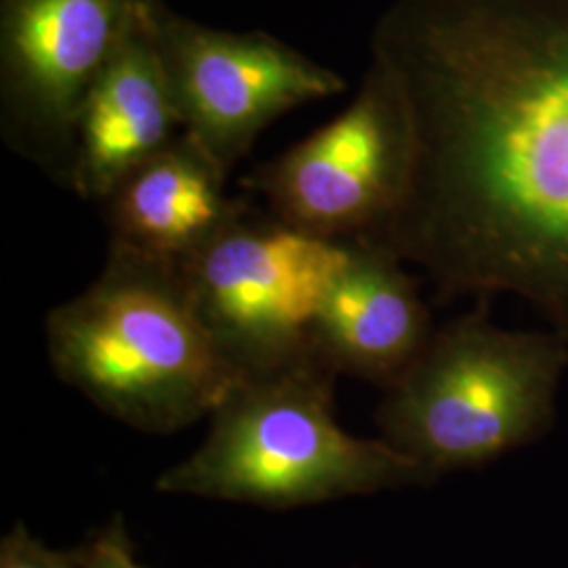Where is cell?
<instances>
[{
	"label": "cell",
	"mask_w": 568,
	"mask_h": 568,
	"mask_svg": "<svg viewBox=\"0 0 568 568\" xmlns=\"http://www.w3.org/2000/svg\"><path fill=\"white\" fill-rule=\"evenodd\" d=\"M371 61L417 145L375 243L443 300L518 297L568 342V0H392Z\"/></svg>",
	"instance_id": "6da1fadb"
},
{
	"label": "cell",
	"mask_w": 568,
	"mask_h": 568,
	"mask_svg": "<svg viewBox=\"0 0 568 568\" xmlns=\"http://www.w3.org/2000/svg\"><path fill=\"white\" fill-rule=\"evenodd\" d=\"M55 375L145 434L209 419L243 379L209 337L178 267L108 246L100 276L44 323Z\"/></svg>",
	"instance_id": "7a4b0ae2"
},
{
	"label": "cell",
	"mask_w": 568,
	"mask_h": 568,
	"mask_svg": "<svg viewBox=\"0 0 568 568\" xmlns=\"http://www.w3.org/2000/svg\"><path fill=\"white\" fill-rule=\"evenodd\" d=\"M333 386L321 363L244 382L209 417L201 447L164 469L156 490L293 509L436 480L386 440L345 432Z\"/></svg>",
	"instance_id": "3957f363"
},
{
	"label": "cell",
	"mask_w": 568,
	"mask_h": 568,
	"mask_svg": "<svg viewBox=\"0 0 568 568\" xmlns=\"http://www.w3.org/2000/svg\"><path fill=\"white\" fill-rule=\"evenodd\" d=\"M567 368V339L495 325L480 302L387 387L379 438L436 478L487 466L548 434Z\"/></svg>",
	"instance_id": "277c9868"
},
{
	"label": "cell",
	"mask_w": 568,
	"mask_h": 568,
	"mask_svg": "<svg viewBox=\"0 0 568 568\" xmlns=\"http://www.w3.org/2000/svg\"><path fill=\"white\" fill-rule=\"evenodd\" d=\"M347 257L349 243L243 204L180 274L209 337L244 384L318 363L314 328Z\"/></svg>",
	"instance_id": "5b68a950"
},
{
	"label": "cell",
	"mask_w": 568,
	"mask_h": 568,
	"mask_svg": "<svg viewBox=\"0 0 568 568\" xmlns=\"http://www.w3.org/2000/svg\"><path fill=\"white\" fill-rule=\"evenodd\" d=\"M415 129L405 98L368 61L344 110L260 164L248 187L267 211L333 243H375L405 204L415 173Z\"/></svg>",
	"instance_id": "8992f818"
},
{
	"label": "cell",
	"mask_w": 568,
	"mask_h": 568,
	"mask_svg": "<svg viewBox=\"0 0 568 568\" xmlns=\"http://www.w3.org/2000/svg\"><path fill=\"white\" fill-rule=\"evenodd\" d=\"M145 21L182 133L232 173L284 114L339 95L325 63L264 30H225L148 0Z\"/></svg>",
	"instance_id": "52a82bcc"
},
{
	"label": "cell",
	"mask_w": 568,
	"mask_h": 568,
	"mask_svg": "<svg viewBox=\"0 0 568 568\" xmlns=\"http://www.w3.org/2000/svg\"><path fill=\"white\" fill-rule=\"evenodd\" d=\"M148 0H0V138L70 190L82 100Z\"/></svg>",
	"instance_id": "ba28073f"
},
{
	"label": "cell",
	"mask_w": 568,
	"mask_h": 568,
	"mask_svg": "<svg viewBox=\"0 0 568 568\" xmlns=\"http://www.w3.org/2000/svg\"><path fill=\"white\" fill-rule=\"evenodd\" d=\"M436 326L408 265L377 243L349 257L318 314L314 358L337 375L387 389L426 349Z\"/></svg>",
	"instance_id": "9c48e42d"
},
{
	"label": "cell",
	"mask_w": 568,
	"mask_h": 568,
	"mask_svg": "<svg viewBox=\"0 0 568 568\" xmlns=\"http://www.w3.org/2000/svg\"><path fill=\"white\" fill-rule=\"evenodd\" d=\"M145 4L77 114L70 192L87 203H102L126 175L182 135L171 87L145 21Z\"/></svg>",
	"instance_id": "30bf717a"
},
{
	"label": "cell",
	"mask_w": 568,
	"mask_h": 568,
	"mask_svg": "<svg viewBox=\"0 0 568 568\" xmlns=\"http://www.w3.org/2000/svg\"><path fill=\"white\" fill-rule=\"evenodd\" d=\"M227 178L222 164L182 133L100 203L108 246L180 270L243 209L230 199Z\"/></svg>",
	"instance_id": "8fae6325"
},
{
	"label": "cell",
	"mask_w": 568,
	"mask_h": 568,
	"mask_svg": "<svg viewBox=\"0 0 568 568\" xmlns=\"http://www.w3.org/2000/svg\"><path fill=\"white\" fill-rule=\"evenodd\" d=\"M0 568H79V551L49 548L23 525H16L0 541Z\"/></svg>",
	"instance_id": "7c38bea8"
},
{
	"label": "cell",
	"mask_w": 568,
	"mask_h": 568,
	"mask_svg": "<svg viewBox=\"0 0 568 568\" xmlns=\"http://www.w3.org/2000/svg\"><path fill=\"white\" fill-rule=\"evenodd\" d=\"M77 551L79 568H143L133 554L121 518L108 523L93 535L89 544Z\"/></svg>",
	"instance_id": "4fadbf2b"
}]
</instances>
